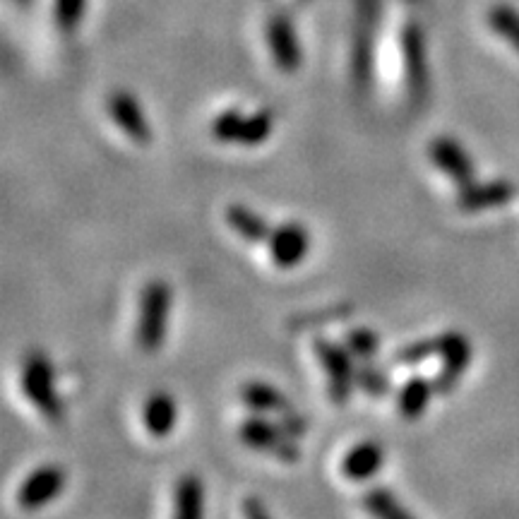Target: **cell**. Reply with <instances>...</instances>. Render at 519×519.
I'll list each match as a JSON object with an SVG mask.
<instances>
[{
  "label": "cell",
  "mask_w": 519,
  "mask_h": 519,
  "mask_svg": "<svg viewBox=\"0 0 519 519\" xmlns=\"http://www.w3.org/2000/svg\"><path fill=\"white\" fill-rule=\"evenodd\" d=\"M173 503H176L173 519H205V486H202L200 476H181Z\"/></svg>",
  "instance_id": "cell-16"
},
{
  "label": "cell",
  "mask_w": 519,
  "mask_h": 519,
  "mask_svg": "<svg viewBox=\"0 0 519 519\" xmlns=\"http://www.w3.org/2000/svg\"><path fill=\"white\" fill-rule=\"evenodd\" d=\"M313 349L327 375V395L337 407H346L356 390L354 356L346 349V344L332 342L327 337H315Z\"/></svg>",
  "instance_id": "cell-3"
},
{
  "label": "cell",
  "mask_w": 519,
  "mask_h": 519,
  "mask_svg": "<svg viewBox=\"0 0 519 519\" xmlns=\"http://www.w3.org/2000/svg\"><path fill=\"white\" fill-rule=\"evenodd\" d=\"M277 423H279V426L284 428L286 433H289V435H294L296 440H301L303 435H306V431H308V421L303 419V416L298 414L296 409L291 411V414H284V416H279Z\"/></svg>",
  "instance_id": "cell-24"
},
{
  "label": "cell",
  "mask_w": 519,
  "mask_h": 519,
  "mask_svg": "<svg viewBox=\"0 0 519 519\" xmlns=\"http://www.w3.org/2000/svg\"><path fill=\"white\" fill-rule=\"evenodd\" d=\"M241 510H243V519H272L265 503H262L260 498H255V495H250V498L243 500Z\"/></svg>",
  "instance_id": "cell-25"
},
{
  "label": "cell",
  "mask_w": 519,
  "mask_h": 519,
  "mask_svg": "<svg viewBox=\"0 0 519 519\" xmlns=\"http://www.w3.org/2000/svg\"><path fill=\"white\" fill-rule=\"evenodd\" d=\"M344 344L356 361H373L380 351V337L371 327H356V330H351L346 334Z\"/></svg>",
  "instance_id": "cell-20"
},
{
  "label": "cell",
  "mask_w": 519,
  "mask_h": 519,
  "mask_svg": "<svg viewBox=\"0 0 519 519\" xmlns=\"http://www.w3.org/2000/svg\"><path fill=\"white\" fill-rule=\"evenodd\" d=\"M270 133H272V113L260 111V113H255V116L246 118L238 145L258 147L267 140V137H270Z\"/></svg>",
  "instance_id": "cell-21"
},
{
  "label": "cell",
  "mask_w": 519,
  "mask_h": 519,
  "mask_svg": "<svg viewBox=\"0 0 519 519\" xmlns=\"http://www.w3.org/2000/svg\"><path fill=\"white\" fill-rule=\"evenodd\" d=\"M243 123L246 118L241 116V111H224L217 121L212 123V135L219 142H238L243 133Z\"/></svg>",
  "instance_id": "cell-22"
},
{
  "label": "cell",
  "mask_w": 519,
  "mask_h": 519,
  "mask_svg": "<svg viewBox=\"0 0 519 519\" xmlns=\"http://www.w3.org/2000/svg\"><path fill=\"white\" fill-rule=\"evenodd\" d=\"M431 159L459 188L474 183V164H471L469 154L464 152V147L459 142L450 140V137H438L431 145Z\"/></svg>",
  "instance_id": "cell-7"
},
{
  "label": "cell",
  "mask_w": 519,
  "mask_h": 519,
  "mask_svg": "<svg viewBox=\"0 0 519 519\" xmlns=\"http://www.w3.org/2000/svg\"><path fill=\"white\" fill-rule=\"evenodd\" d=\"M238 397H241V402L246 404L250 411L262 416L272 414L279 419V416L294 411L289 399H286L277 387L270 383H262V380H248V383H243L241 390H238Z\"/></svg>",
  "instance_id": "cell-10"
},
{
  "label": "cell",
  "mask_w": 519,
  "mask_h": 519,
  "mask_svg": "<svg viewBox=\"0 0 519 519\" xmlns=\"http://www.w3.org/2000/svg\"><path fill=\"white\" fill-rule=\"evenodd\" d=\"M171 313V286L164 279H149L140 296L137 344L145 354H157L164 346Z\"/></svg>",
  "instance_id": "cell-2"
},
{
  "label": "cell",
  "mask_w": 519,
  "mask_h": 519,
  "mask_svg": "<svg viewBox=\"0 0 519 519\" xmlns=\"http://www.w3.org/2000/svg\"><path fill=\"white\" fill-rule=\"evenodd\" d=\"M142 421H145L147 433L154 435V438H166V435H171L178 421L176 399L164 390L152 392V395L147 397L145 409H142Z\"/></svg>",
  "instance_id": "cell-13"
},
{
  "label": "cell",
  "mask_w": 519,
  "mask_h": 519,
  "mask_svg": "<svg viewBox=\"0 0 519 519\" xmlns=\"http://www.w3.org/2000/svg\"><path fill=\"white\" fill-rule=\"evenodd\" d=\"M363 510L373 519H414L411 512L397 500V495L383 486H375L363 493Z\"/></svg>",
  "instance_id": "cell-18"
},
{
  "label": "cell",
  "mask_w": 519,
  "mask_h": 519,
  "mask_svg": "<svg viewBox=\"0 0 519 519\" xmlns=\"http://www.w3.org/2000/svg\"><path fill=\"white\" fill-rule=\"evenodd\" d=\"M270 258L279 270H291L306 260L310 250V234L301 222H284L274 226L270 238H267Z\"/></svg>",
  "instance_id": "cell-6"
},
{
  "label": "cell",
  "mask_w": 519,
  "mask_h": 519,
  "mask_svg": "<svg viewBox=\"0 0 519 519\" xmlns=\"http://www.w3.org/2000/svg\"><path fill=\"white\" fill-rule=\"evenodd\" d=\"M435 395V383L433 380L423 378V375H411L409 380H404V385L397 392V411L402 419L416 421L426 414L431 397Z\"/></svg>",
  "instance_id": "cell-14"
},
{
  "label": "cell",
  "mask_w": 519,
  "mask_h": 519,
  "mask_svg": "<svg viewBox=\"0 0 519 519\" xmlns=\"http://www.w3.org/2000/svg\"><path fill=\"white\" fill-rule=\"evenodd\" d=\"M63 488L65 471L61 467H56V464H44V467L34 469L32 474L22 481L20 491H17V505L27 512L41 510V507L53 503V500L63 493Z\"/></svg>",
  "instance_id": "cell-5"
},
{
  "label": "cell",
  "mask_w": 519,
  "mask_h": 519,
  "mask_svg": "<svg viewBox=\"0 0 519 519\" xmlns=\"http://www.w3.org/2000/svg\"><path fill=\"white\" fill-rule=\"evenodd\" d=\"M440 359H443V363H440V371L433 378L435 392H438V395H450L459 380H462V375L467 373L471 363L469 339L464 337L462 332H455V339H452V344L447 346V351Z\"/></svg>",
  "instance_id": "cell-8"
},
{
  "label": "cell",
  "mask_w": 519,
  "mask_h": 519,
  "mask_svg": "<svg viewBox=\"0 0 519 519\" xmlns=\"http://www.w3.org/2000/svg\"><path fill=\"white\" fill-rule=\"evenodd\" d=\"M224 222L231 226V231L236 236H241L248 243H265L274 229V226L267 224V219L262 214L250 210L246 205H238V202L226 207Z\"/></svg>",
  "instance_id": "cell-15"
},
{
  "label": "cell",
  "mask_w": 519,
  "mask_h": 519,
  "mask_svg": "<svg viewBox=\"0 0 519 519\" xmlns=\"http://www.w3.org/2000/svg\"><path fill=\"white\" fill-rule=\"evenodd\" d=\"M22 390H25L32 407L46 421L53 423V426L63 421V399L58 395L56 385H53V366L44 351L32 349L25 354V361H22Z\"/></svg>",
  "instance_id": "cell-1"
},
{
  "label": "cell",
  "mask_w": 519,
  "mask_h": 519,
  "mask_svg": "<svg viewBox=\"0 0 519 519\" xmlns=\"http://www.w3.org/2000/svg\"><path fill=\"white\" fill-rule=\"evenodd\" d=\"M238 438L250 450L270 455L282 464H296L301 459V447L294 435L286 433L279 423H270L262 414L246 416L238 426Z\"/></svg>",
  "instance_id": "cell-4"
},
{
  "label": "cell",
  "mask_w": 519,
  "mask_h": 519,
  "mask_svg": "<svg viewBox=\"0 0 519 519\" xmlns=\"http://www.w3.org/2000/svg\"><path fill=\"white\" fill-rule=\"evenodd\" d=\"M385 464V450L373 440H366V443L351 447L346 452V457L342 459V474L349 481L363 483L371 481Z\"/></svg>",
  "instance_id": "cell-12"
},
{
  "label": "cell",
  "mask_w": 519,
  "mask_h": 519,
  "mask_svg": "<svg viewBox=\"0 0 519 519\" xmlns=\"http://www.w3.org/2000/svg\"><path fill=\"white\" fill-rule=\"evenodd\" d=\"M493 22H495V27H498V32H505L507 37H510L512 44L519 49V17L507 13V10H500V13H495Z\"/></svg>",
  "instance_id": "cell-23"
},
{
  "label": "cell",
  "mask_w": 519,
  "mask_h": 519,
  "mask_svg": "<svg viewBox=\"0 0 519 519\" xmlns=\"http://www.w3.org/2000/svg\"><path fill=\"white\" fill-rule=\"evenodd\" d=\"M109 111L113 121L121 125L123 133L128 135L135 145H149V140H152V130H149L145 113H142L135 97H130V94L125 92L111 94Z\"/></svg>",
  "instance_id": "cell-9"
},
{
  "label": "cell",
  "mask_w": 519,
  "mask_h": 519,
  "mask_svg": "<svg viewBox=\"0 0 519 519\" xmlns=\"http://www.w3.org/2000/svg\"><path fill=\"white\" fill-rule=\"evenodd\" d=\"M356 390L366 392L373 399H383L392 395L395 385H392L390 373L383 371V368L375 366L373 361H361L356 366Z\"/></svg>",
  "instance_id": "cell-19"
},
{
  "label": "cell",
  "mask_w": 519,
  "mask_h": 519,
  "mask_svg": "<svg viewBox=\"0 0 519 519\" xmlns=\"http://www.w3.org/2000/svg\"><path fill=\"white\" fill-rule=\"evenodd\" d=\"M515 188L507 181H493V183H471V186L459 188L457 193V207L464 212H481L488 207L505 205L512 200Z\"/></svg>",
  "instance_id": "cell-11"
},
{
  "label": "cell",
  "mask_w": 519,
  "mask_h": 519,
  "mask_svg": "<svg viewBox=\"0 0 519 519\" xmlns=\"http://www.w3.org/2000/svg\"><path fill=\"white\" fill-rule=\"evenodd\" d=\"M455 339V332H443L435 334V337L419 339V342H411L395 354L397 366H419V363L433 359V356H443L447 346Z\"/></svg>",
  "instance_id": "cell-17"
}]
</instances>
